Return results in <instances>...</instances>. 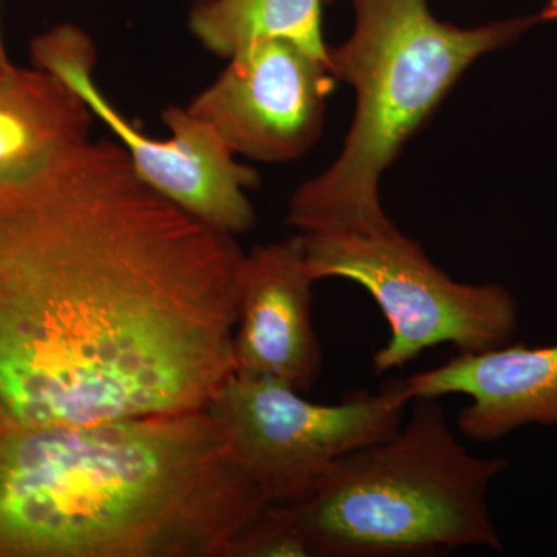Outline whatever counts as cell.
<instances>
[{
  "label": "cell",
  "instance_id": "1",
  "mask_svg": "<svg viewBox=\"0 0 557 557\" xmlns=\"http://www.w3.org/2000/svg\"><path fill=\"white\" fill-rule=\"evenodd\" d=\"M245 255L87 139L0 177V424L207 410Z\"/></svg>",
  "mask_w": 557,
  "mask_h": 557
},
{
  "label": "cell",
  "instance_id": "2",
  "mask_svg": "<svg viewBox=\"0 0 557 557\" xmlns=\"http://www.w3.org/2000/svg\"><path fill=\"white\" fill-rule=\"evenodd\" d=\"M270 505L208 410L0 424V557H231Z\"/></svg>",
  "mask_w": 557,
  "mask_h": 557
},
{
  "label": "cell",
  "instance_id": "3",
  "mask_svg": "<svg viewBox=\"0 0 557 557\" xmlns=\"http://www.w3.org/2000/svg\"><path fill=\"white\" fill-rule=\"evenodd\" d=\"M350 36L329 47L327 67L355 91L338 157L296 188L287 223L299 234L375 233L394 225L380 186L410 138L474 62L522 38L537 14L458 27L426 0H351Z\"/></svg>",
  "mask_w": 557,
  "mask_h": 557
},
{
  "label": "cell",
  "instance_id": "4",
  "mask_svg": "<svg viewBox=\"0 0 557 557\" xmlns=\"http://www.w3.org/2000/svg\"><path fill=\"white\" fill-rule=\"evenodd\" d=\"M391 438L339 458L296 500L281 505L318 557L502 552L487 493L508 468L456 437L440 398H417ZM276 505V504H274Z\"/></svg>",
  "mask_w": 557,
  "mask_h": 557
},
{
  "label": "cell",
  "instance_id": "5",
  "mask_svg": "<svg viewBox=\"0 0 557 557\" xmlns=\"http://www.w3.org/2000/svg\"><path fill=\"white\" fill-rule=\"evenodd\" d=\"M300 236L314 282H355L386 317L391 336L373 355L376 373L405 368L442 344L474 354L505 346L518 333V300L505 285L454 281L395 225L375 233Z\"/></svg>",
  "mask_w": 557,
  "mask_h": 557
},
{
  "label": "cell",
  "instance_id": "6",
  "mask_svg": "<svg viewBox=\"0 0 557 557\" xmlns=\"http://www.w3.org/2000/svg\"><path fill=\"white\" fill-rule=\"evenodd\" d=\"M409 406L399 380L319 405L281 381L233 373L207 410L271 504L284 505L339 458L391 438Z\"/></svg>",
  "mask_w": 557,
  "mask_h": 557
},
{
  "label": "cell",
  "instance_id": "7",
  "mask_svg": "<svg viewBox=\"0 0 557 557\" xmlns=\"http://www.w3.org/2000/svg\"><path fill=\"white\" fill-rule=\"evenodd\" d=\"M30 54L35 67L60 76L78 91L150 189L220 233L236 237L255 228L256 211L247 190L258 186V172L239 163L215 131L188 108L164 109L161 121L170 137H149L102 94L94 78L97 49L76 25H58L36 36Z\"/></svg>",
  "mask_w": 557,
  "mask_h": 557
},
{
  "label": "cell",
  "instance_id": "8",
  "mask_svg": "<svg viewBox=\"0 0 557 557\" xmlns=\"http://www.w3.org/2000/svg\"><path fill=\"white\" fill-rule=\"evenodd\" d=\"M335 81L324 61L287 40H269L230 58L186 108L234 156L288 163L321 137Z\"/></svg>",
  "mask_w": 557,
  "mask_h": 557
},
{
  "label": "cell",
  "instance_id": "9",
  "mask_svg": "<svg viewBox=\"0 0 557 557\" xmlns=\"http://www.w3.org/2000/svg\"><path fill=\"white\" fill-rule=\"evenodd\" d=\"M313 277L300 234L260 245L245 258L234 373L309 391L322 369L313 325Z\"/></svg>",
  "mask_w": 557,
  "mask_h": 557
},
{
  "label": "cell",
  "instance_id": "10",
  "mask_svg": "<svg viewBox=\"0 0 557 557\" xmlns=\"http://www.w3.org/2000/svg\"><path fill=\"white\" fill-rule=\"evenodd\" d=\"M401 381L410 403L417 398L465 395L457 431L474 443L498 442L527 426L557 428V344H505L458 354L438 368Z\"/></svg>",
  "mask_w": 557,
  "mask_h": 557
},
{
  "label": "cell",
  "instance_id": "11",
  "mask_svg": "<svg viewBox=\"0 0 557 557\" xmlns=\"http://www.w3.org/2000/svg\"><path fill=\"white\" fill-rule=\"evenodd\" d=\"M86 100L47 70L11 65L0 73V177L91 138Z\"/></svg>",
  "mask_w": 557,
  "mask_h": 557
},
{
  "label": "cell",
  "instance_id": "12",
  "mask_svg": "<svg viewBox=\"0 0 557 557\" xmlns=\"http://www.w3.org/2000/svg\"><path fill=\"white\" fill-rule=\"evenodd\" d=\"M325 0H211L194 3L189 30L205 50L228 61L269 40H287L327 64Z\"/></svg>",
  "mask_w": 557,
  "mask_h": 557
},
{
  "label": "cell",
  "instance_id": "13",
  "mask_svg": "<svg viewBox=\"0 0 557 557\" xmlns=\"http://www.w3.org/2000/svg\"><path fill=\"white\" fill-rule=\"evenodd\" d=\"M299 528L281 505H270L237 539L231 557H311Z\"/></svg>",
  "mask_w": 557,
  "mask_h": 557
},
{
  "label": "cell",
  "instance_id": "14",
  "mask_svg": "<svg viewBox=\"0 0 557 557\" xmlns=\"http://www.w3.org/2000/svg\"><path fill=\"white\" fill-rule=\"evenodd\" d=\"M542 9L539 11V20L541 22L557 21V0H541Z\"/></svg>",
  "mask_w": 557,
  "mask_h": 557
},
{
  "label": "cell",
  "instance_id": "15",
  "mask_svg": "<svg viewBox=\"0 0 557 557\" xmlns=\"http://www.w3.org/2000/svg\"><path fill=\"white\" fill-rule=\"evenodd\" d=\"M13 65L10 61L9 54H7L5 46H3L2 28H0V73L5 72Z\"/></svg>",
  "mask_w": 557,
  "mask_h": 557
},
{
  "label": "cell",
  "instance_id": "16",
  "mask_svg": "<svg viewBox=\"0 0 557 557\" xmlns=\"http://www.w3.org/2000/svg\"><path fill=\"white\" fill-rule=\"evenodd\" d=\"M211 2V0H194V3Z\"/></svg>",
  "mask_w": 557,
  "mask_h": 557
}]
</instances>
